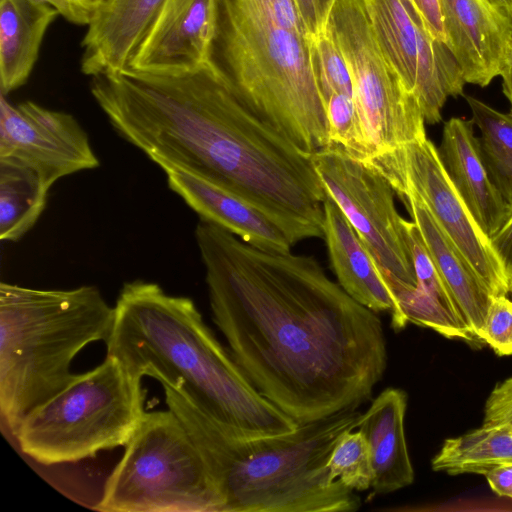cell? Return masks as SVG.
<instances>
[{
	"mask_svg": "<svg viewBox=\"0 0 512 512\" xmlns=\"http://www.w3.org/2000/svg\"><path fill=\"white\" fill-rule=\"evenodd\" d=\"M213 321L252 385L298 424L358 408L387 366L382 322L313 257L256 248L200 219Z\"/></svg>",
	"mask_w": 512,
	"mask_h": 512,
	"instance_id": "6da1fadb",
	"label": "cell"
},
{
	"mask_svg": "<svg viewBox=\"0 0 512 512\" xmlns=\"http://www.w3.org/2000/svg\"><path fill=\"white\" fill-rule=\"evenodd\" d=\"M500 77L502 78V91L510 103V112L512 113V59L510 57Z\"/></svg>",
	"mask_w": 512,
	"mask_h": 512,
	"instance_id": "8d00e7d4",
	"label": "cell"
},
{
	"mask_svg": "<svg viewBox=\"0 0 512 512\" xmlns=\"http://www.w3.org/2000/svg\"><path fill=\"white\" fill-rule=\"evenodd\" d=\"M212 63L302 152L331 145L313 38L295 0H217Z\"/></svg>",
	"mask_w": 512,
	"mask_h": 512,
	"instance_id": "5b68a950",
	"label": "cell"
},
{
	"mask_svg": "<svg viewBox=\"0 0 512 512\" xmlns=\"http://www.w3.org/2000/svg\"><path fill=\"white\" fill-rule=\"evenodd\" d=\"M333 2H334V0H320L322 12L326 19V22H327L328 14H329V11H330V8H331Z\"/></svg>",
	"mask_w": 512,
	"mask_h": 512,
	"instance_id": "ab89813d",
	"label": "cell"
},
{
	"mask_svg": "<svg viewBox=\"0 0 512 512\" xmlns=\"http://www.w3.org/2000/svg\"><path fill=\"white\" fill-rule=\"evenodd\" d=\"M165 403L197 445L222 501L221 512H352L355 491L333 479L331 453L362 413L344 410L294 431L244 439L201 410L183 391L162 385Z\"/></svg>",
	"mask_w": 512,
	"mask_h": 512,
	"instance_id": "277c9868",
	"label": "cell"
},
{
	"mask_svg": "<svg viewBox=\"0 0 512 512\" xmlns=\"http://www.w3.org/2000/svg\"><path fill=\"white\" fill-rule=\"evenodd\" d=\"M50 188L33 169L0 160V238L15 242L38 221Z\"/></svg>",
	"mask_w": 512,
	"mask_h": 512,
	"instance_id": "cb8c5ba5",
	"label": "cell"
},
{
	"mask_svg": "<svg viewBox=\"0 0 512 512\" xmlns=\"http://www.w3.org/2000/svg\"><path fill=\"white\" fill-rule=\"evenodd\" d=\"M511 59H512V48H511V51H510V56H509Z\"/></svg>",
	"mask_w": 512,
	"mask_h": 512,
	"instance_id": "b9f144b4",
	"label": "cell"
},
{
	"mask_svg": "<svg viewBox=\"0 0 512 512\" xmlns=\"http://www.w3.org/2000/svg\"><path fill=\"white\" fill-rule=\"evenodd\" d=\"M313 58L324 103L333 93L353 97V86L347 63L325 29L313 40Z\"/></svg>",
	"mask_w": 512,
	"mask_h": 512,
	"instance_id": "f1b7e54d",
	"label": "cell"
},
{
	"mask_svg": "<svg viewBox=\"0 0 512 512\" xmlns=\"http://www.w3.org/2000/svg\"><path fill=\"white\" fill-rule=\"evenodd\" d=\"M163 171L169 188L202 220L256 248L289 253L297 242L315 237L310 230L285 222L232 190L180 170Z\"/></svg>",
	"mask_w": 512,
	"mask_h": 512,
	"instance_id": "5bb4252c",
	"label": "cell"
},
{
	"mask_svg": "<svg viewBox=\"0 0 512 512\" xmlns=\"http://www.w3.org/2000/svg\"><path fill=\"white\" fill-rule=\"evenodd\" d=\"M472 120L445 122L439 155L471 215L490 239L505 221L511 205L495 185L484 161Z\"/></svg>",
	"mask_w": 512,
	"mask_h": 512,
	"instance_id": "e0dca14e",
	"label": "cell"
},
{
	"mask_svg": "<svg viewBox=\"0 0 512 512\" xmlns=\"http://www.w3.org/2000/svg\"><path fill=\"white\" fill-rule=\"evenodd\" d=\"M484 475L495 493L512 499V463L495 467Z\"/></svg>",
	"mask_w": 512,
	"mask_h": 512,
	"instance_id": "d590c367",
	"label": "cell"
},
{
	"mask_svg": "<svg viewBox=\"0 0 512 512\" xmlns=\"http://www.w3.org/2000/svg\"><path fill=\"white\" fill-rule=\"evenodd\" d=\"M483 425L512 432V377L495 386L490 393L485 404Z\"/></svg>",
	"mask_w": 512,
	"mask_h": 512,
	"instance_id": "4dcf8cb0",
	"label": "cell"
},
{
	"mask_svg": "<svg viewBox=\"0 0 512 512\" xmlns=\"http://www.w3.org/2000/svg\"><path fill=\"white\" fill-rule=\"evenodd\" d=\"M507 463H512V432L482 425L461 436L446 439L432 460V468L450 475H484Z\"/></svg>",
	"mask_w": 512,
	"mask_h": 512,
	"instance_id": "d4e9b609",
	"label": "cell"
},
{
	"mask_svg": "<svg viewBox=\"0 0 512 512\" xmlns=\"http://www.w3.org/2000/svg\"><path fill=\"white\" fill-rule=\"evenodd\" d=\"M90 92L114 130L163 170L211 181L323 236L327 194L311 155L265 122L212 62L105 73L91 77Z\"/></svg>",
	"mask_w": 512,
	"mask_h": 512,
	"instance_id": "7a4b0ae2",
	"label": "cell"
},
{
	"mask_svg": "<svg viewBox=\"0 0 512 512\" xmlns=\"http://www.w3.org/2000/svg\"><path fill=\"white\" fill-rule=\"evenodd\" d=\"M489 173L505 200L512 205V113H503L485 102L465 96Z\"/></svg>",
	"mask_w": 512,
	"mask_h": 512,
	"instance_id": "484cf974",
	"label": "cell"
},
{
	"mask_svg": "<svg viewBox=\"0 0 512 512\" xmlns=\"http://www.w3.org/2000/svg\"><path fill=\"white\" fill-rule=\"evenodd\" d=\"M146 396L142 379L107 355L29 414L14 438L24 454L45 465L94 457L128 443L146 413Z\"/></svg>",
	"mask_w": 512,
	"mask_h": 512,
	"instance_id": "52a82bcc",
	"label": "cell"
},
{
	"mask_svg": "<svg viewBox=\"0 0 512 512\" xmlns=\"http://www.w3.org/2000/svg\"><path fill=\"white\" fill-rule=\"evenodd\" d=\"M95 506L101 512H221L205 461L171 410L146 412Z\"/></svg>",
	"mask_w": 512,
	"mask_h": 512,
	"instance_id": "ba28073f",
	"label": "cell"
},
{
	"mask_svg": "<svg viewBox=\"0 0 512 512\" xmlns=\"http://www.w3.org/2000/svg\"><path fill=\"white\" fill-rule=\"evenodd\" d=\"M68 22L87 26L102 0H43Z\"/></svg>",
	"mask_w": 512,
	"mask_h": 512,
	"instance_id": "1f68e13d",
	"label": "cell"
},
{
	"mask_svg": "<svg viewBox=\"0 0 512 512\" xmlns=\"http://www.w3.org/2000/svg\"><path fill=\"white\" fill-rule=\"evenodd\" d=\"M499 12L512 21V0H488Z\"/></svg>",
	"mask_w": 512,
	"mask_h": 512,
	"instance_id": "74e56055",
	"label": "cell"
},
{
	"mask_svg": "<svg viewBox=\"0 0 512 512\" xmlns=\"http://www.w3.org/2000/svg\"><path fill=\"white\" fill-rule=\"evenodd\" d=\"M407 395L398 388L383 390L362 414L358 430L364 435L371 457L375 493H391L414 480L408 453L404 417Z\"/></svg>",
	"mask_w": 512,
	"mask_h": 512,
	"instance_id": "44dd1931",
	"label": "cell"
},
{
	"mask_svg": "<svg viewBox=\"0 0 512 512\" xmlns=\"http://www.w3.org/2000/svg\"><path fill=\"white\" fill-rule=\"evenodd\" d=\"M490 244L509 279L512 276V205L501 227L490 237Z\"/></svg>",
	"mask_w": 512,
	"mask_h": 512,
	"instance_id": "d6a6232c",
	"label": "cell"
},
{
	"mask_svg": "<svg viewBox=\"0 0 512 512\" xmlns=\"http://www.w3.org/2000/svg\"><path fill=\"white\" fill-rule=\"evenodd\" d=\"M323 211V236L339 285L361 305L375 313L390 311L394 319L397 304L374 257L328 196Z\"/></svg>",
	"mask_w": 512,
	"mask_h": 512,
	"instance_id": "d6986e66",
	"label": "cell"
},
{
	"mask_svg": "<svg viewBox=\"0 0 512 512\" xmlns=\"http://www.w3.org/2000/svg\"><path fill=\"white\" fill-rule=\"evenodd\" d=\"M326 190L350 222L381 271L416 285L403 218L394 189L371 164L347 155L334 144L311 155Z\"/></svg>",
	"mask_w": 512,
	"mask_h": 512,
	"instance_id": "30bf717a",
	"label": "cell"
},
{
	"mask_svg": "<svg viewBox=\"0 0 512 512\" xmlns=\"http://www.w3.org/2000/svg\"><path fill=\"white\" fill-rule=\"evenodd\" d=\"M446 45L466 83L488 86L512 48V21L488 0H439Z\"/></svg>",
	"mask_w": 512,
	"mask_h": 512,
	"instance_id": "2e32d148",
	"label": "cell"
},
{
	"mask_svg": "<svg viewBox=\"0 0 512 512\" xmlns=\"http://www.w3.org/2000/svg\"><path fill=\"white\" fill-rule=\"evenodd\" d=\"M508 289L509 292L512 294V276L508 279Z\"/></svg>",
	"mask_w": 512,
	"mask_h": 512,
	"instance_id": "60d3db41",
	"label": "cell"
},
{
	"mask_svg": "<svg viewBox=\"0 0 512 512\" xmlns=\"http://www.w3.org/2000/svg\"><path fill=\"white\" fill-rule=\"evenodd\" d=\"M217 0H165L128 68L182 72L212 62Z\"/></svg>",
	"mask_w": 512,
	"mask_h": 512,
	"instance_id": "9a60e30c",
	"label": "cell"
},
{
	"mask_svg": "<svg viewBox=\"0 0 512 512\" xmlns=\"http://www.w3.org/2000/svg\"><path fill=\"white\" fill-rule=\"evenodd\" d=\"M400 1L403 4V6L405 7V9L407 10V12L410 14V16L413 18V20L425 29L422 18H421L420 14L418 12V9L414 3V0H400Z\"/></svg>",
	"mask_w": 512,
	"mask_h": 512,
	"instance_id": "f35d334b",
	"label": "cell"
},
{
	"mask_svg": "<svg viewBox=\"0 0 512 512\" xmlns=\"http://www.w3.org/2000/svg\"><path fill=\"white\" fill-rule=\"evenodd\" d=\"M301 17L313 39L326 29L320 0H295Z\"/></svg>",
	"mask_w": 512,
	"mask_h": 512,
	"instance_id": "e575fe53",
	"label": "cell"
},
{
	"mask_svg": "<svg viewBox=\"0 0 512 512\" xmlns=\"http://www.w3.org/2000/svg\"><path fill=\"white\" fill-rule=\"evenodd\" d=\"M115 307L99 289L0 284V411L15 437L25 418L74 382L75 357L109 340Z\"/></svg>",
	"mask_w": 512,
	"mask_h": 512,
	"instance_id": "8992f818",
	"label": "cell"
},
{
	"mask_svg": "<svg viewBox=\"0 0 512 512\" xmlns=\"http://www.w3.org/2000/svg\"><path fill=\"white\" fill-rule=\"evenodd\" d=\"M59 12L43 0H0V88L23 86L39 57L44 36Z\"/></svg>",
	"mask_w": 512,
	"mask_h": 512,
	"instance_id": "7402d4cb",
	"label": "cell"
},
{
	"mask_svg": "<svg viewBox=\"0 0 512 512\" xmlns=\"http://www.w3.org/2000/svg\"><path fill=\"white\" fill-rule=\"evenodd\" d=\"M425 29L446 44V35L439 0H414Z\"/></svg>",
	"mask_w": 512,
	"mask_h": 512,
	"instance_id": "836d02e7",
	"label": "cell"
},
{
	"mask_svg": "<svg viewBox=\"0 0 512 512\" xmlns=\"http://www.w3.org/2000/svg\"><path fill=\"white\" fill-rule=\"evenodd\" d=\"M164 1L102 0L81 41V72L93 77L127 69Z\"/></svg>",
	"mask_w": 512,
	"mask_h": 512,
	"instance_id": "ac0fdd59",
	"label": "cell"
},
{
	"mask_svg": "<svg viewBox=\"0 0 512 512\" xmlns=\"http://www.w3.org/2000/svg\"><path fill=\"white\" fill-rule=\"evenodd\" d=\"M395 192L408 188L418 195L435 222L467 259L492 296L509 293L508 278L490 239L481 230L428 138L405 144L368 161Z\"/></svg>",
	"mask_w": 512,
	"mask_h": 512,
	"instance_id": "8fae6325",
	"label": "cell"
},
{
	"mask_svg": "<svg viewBox=\"0 0 512 512\" xmlns=\"http://www.w3.org/2000/svg\"><path fill=\"white\" fill-rule=\"evenodd\" d=\"M325 108L331 144L363 162L375 157L352 96L333 93L325 101Z\"/></svg>",
	"mask_w": 512,
	"mask_h": 512,
	"instance_id": "4316f807",
	"label": "cell"
},
{
	"mask_svg": "<svg viewBox=\"0 0 512 512\" xmlns=\"http://www.w3.org/2000/svg\"><path fill=\"white\" fill-rule=\"evenodd\" d=\"M383 275L397 304V315L391 320L394 330H401L408 322H412L430 328L444 337L461 339L473 346L482 343L454 300L419 285L408 284L384 273Z\"/></svg>",
	"mask_w": 512,
	"mask_h": 512,
	"instance_id": "603a6c76",
	"label": "cell"
},
{
	"mask_svg": "<svg viewBox=\"0 0 512 512\" xmlns=\"http://www.w3.org/2000/svg\"><path fill=\"white\" fill-rule=\"evenodd\" d=\"M328 465L332 478L342 481L350 489L364 491L371 488L373 471L370 451L360 430L346 431L340 436Z\"/></svg>",
	"mask_w": 512,
	"mask_h": 512,
	"instance_id": "83f0119b",
	"label": "cell"
},
{
	"mask_svg": "<svg viewBox=\"0 0 512 512\" xmlns=\"http://www.w3.org/2000/svg\"><path fill=\"white\" fill-rule=\"evenodd\" d=\"M326 30L350 72L353 100L375 156L426 137L415 95L386 58L365 0H334Z\"/></svg>",
	"mask_w": 512,
	"mask_h": 512,
	"instance_id": "9c48e42d",
	"label": "cell"
},
{
	"mask_svg": "<svg viewBox=\"0 0 512 512\" xmlns=\"http://www.w3.org/2000/svg\"><path fill=\"white\" fill-rule=\"evenodd\" d=\"M397 195L418 226L429 255L459 305L466 321L482 342V331L492 294L476 271L441 230L416 193L403 188Z\"/></svg>",
	"mask_w": 512,
	"mask_h": 512,
	"instance_id": "ffe728a7",
	"label": "cell"
},
{
	"mask_svg": "<svg viewBox=\"0 0 512 512\" xmlns=\"http://www.w3.org/2000/svg\"><path fill=\"white\" fill-rule=\"evenodd\" d=\"M114 307L107 355L133 376L183 391L239 438L273 437L299 426L252 385L192 299L134 280L123 285Z\"/></svg>",
	"mask_w": 512,
	"mask_h": 512,
	"instance_id": "3957f363",
	"label": "cell"
},
{
	"mask_svg": "<svg viewBox=\"0 0 512 512\" xmlns=\"http://www.w3.org/2000/svg\"><path fill=\"white\" fill-rule=\"evenodd\" d=\"M376 38L393 68L417 98L425 123L437 124L448 97L466 84L447 45L417 24L400 0H365Z\"/></svg>",
	"mask_w": 512,
	"mask_h": 512,
	"instance_id": "7c38bea8",
	"label": "cell"
},
{
	"mask_svg": "<svg viewBox=\"0 0 512 512\" xmlns=\"http://www.w3.org/2000/svg\"><path fill=\"white\" fill-rule=\"evenodd\" d=\"M0 160L33 169L49 188L63 177L100 164L86 131L72 114L33 101L13 105L2 93Z\"/></svg>",
	"mask_w": 512,
	"mask_h": 512,
	"instance_id": "4fadbf2b",
	"label": "cell"
},
{
	"mask_svg": "<svg viewBox=\"0 0 512 512\" xmlns=\"http://www.w3.org/2000/svg\"><path fill=\"white\" fill-rule=\"evenodd\" d=\"M482 340L499 356L512 355V300L494 296L485 318Z\"/></svg>",
	"mask_w": 512,
	"mask_h": 512,
	"instance_id": "f546056e",
	"label": "cell"
}]
</instances>
